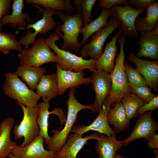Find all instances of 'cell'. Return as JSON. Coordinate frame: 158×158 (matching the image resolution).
<instances>
[{
	"label": "cell",
	"mask_w": 158,
	"mask_h": 158,
	"mask_svg": "<svg viewBox=\"0 0 158 158\" xmlns=\"http://www.w3.org/2000/svg\"><path fill=\"white\" fill-rule=\"evenodd\" d=\"M126 38V36L121 33L117 40L120 46V52L116 57L114 69L110 73L111 90L106 99L110 108L121 102L124 96L131 92L123 66L125 57L124 45Z\"/></svg>",
	"instance_id": "obj_1"
},
{
	"label": "cell",
	"mask_w": 158,
	"mask_h": 158,
	"mask_svg": "<svg viewBox=\"0 0 158 158\" xmlns=\"http://www.w3.org/2000/svg\"><path fill=\"white\" fill-rule=\"evenodd\" d=\"M56 15L63 23H57L55 29L62 39L63 44L61 49H73L76 51L81 49V45L78 37L83 27V16L82 13L77 12L75 15H69L63 11L56 10Z\"/></svg>",
	"instance_id": "obj_2"
},
{
	"label": "cell",
	"mask_w": 158,
	"mask_h": 158,
	"mask_svg": "<svg viewBox=\"0 0 158 158\" xmlns=\"http://www.w3.org/2000/svg\"><path fill=\"white\" fill-rule=\"evenodd\" d=\"M75 88L73 87L70 88L68 94L69 97L67 101L68 112L64 127L61 130L57 129L52 130L54 135L51 137L50 141L47 145L48 150L51 151L56 154L66 142L69 133L72 131L78 113L84 109H89L92 112L93 111L92 104L83 105L76 100L75 96Z\"/></svg>",
	"instance_id": "obj_3"
},
{
	"label": "cell",
	"mask_w": 158,
	"mask_h": 158,
	"mask_svg": "<svg viewBox=\"0 0 158 158\" xmlns=\"http://www.w3.org/2000/svg\"><path fill=\"white\" fill-rule=\"evenodd\" d=\"M59 35L56 33L49 35L46 39L48 46L52 49L57 56L56 64L62 69L74 72L87 69L92 72L96 71L95 67L96 59L90 58L84 59L69 51L61 49L56 45L57 41H61Z\"/></svg>",
	"instance_id": "obj_4"
},
{
	"label": "cell",
	"mask_w": 158,
	"mask_h": 158,
	"mask_svg": "<svg viewBox=\"0 0 158 158\" xmlns=\"http://www.w3.org/2000/svg\"><path fill=\"white\" fill-rule=\"evenodd\" d=\"M5 80L2 89L8 97L26 106L35 107L38 104L41 97L29 89L14 73L7 72L5 74Z\"/></svg>",
	"instance_id": "obj_5"
},
{
	"label": "cell",
	"mask_w": 158,
	"mask_h": 158,
	"mask_svg": "<svg viewBox=\"0 0 158 158\" xmlns=\"http://www.w3.org/2000/svg\"><path fill=\"white\" fill-rule=\"evenodd\" d=\"M17 104L22 108L23 116L19 124L16 125L13 128V131L15 139L24 138L23 142L19 145L23 147L29 144L39 135L40 128L37 121L39 105L38 104L32 107Z\"/></svg>",
	"instance_id": "obj_6"
},
{
	"label": "cell",
	"mask_w": 158,
	"mask_h": 158,
	"mask_svg": "<svg viewBox=\"0 0 158 158\" xmlns=\"http://www.w3.org/2000/svg\"><path fill=\"white\" fill-rule=\"evenodd\" d=\"M20 65L40 67L44 64L56 63L57 56L47 45L46 39H37L32 44L31 47L23 49L18 55Z\"/></svg>",
	"instance_id": "obj_7"
},
{
	"label": "cell",
	"mask_w": 158,
	"mask_h": 158,
	"mask_svg": "<svg viewBox=\"0 0 158 158\" xmlns=\"http://www.w3.org/2000/svg\"><path fill=\"white\" fill-rule=\"evenodd\" d=\"M121 24L120 21L113 17L108 20L106 25L91 36V41L85 44L80 52L83 58L90 57L97 59L102 53L103 48L109 36L116 30Z\"/></svg>",
	"instance_id": "obj_8"
},
{
	"label": "cell",
	"mask_w": 158,
	"mask_h": 158,
	"mask_svg": "<svg viewBox=\"0 0 158 158\" xmlns=\"http://www.w3.org/2000/svg\"><path fill=\"white\" fill-rule=\"evenodd\" d=\"M37 7L43 13V17L34 23H27L26 26L21 29L32 28L34 30L33 32L29 29L27 30L25 35L22 37L18 41L21 45L24 46V49L29 48V45L35 41L39 34L45 35L57 27V23L52 17L56 15V10L49 8L43 10L39 6Z\"/></svg>",
	"instance_id": "obj_9"
},
{
	"label": "cell",
	"mask_w": 158,
	"mask_h": 158,
	"mask_svg": "<svg viewBox=\"0 0 158 158\" xmlns=\"http://www.w3.org/2000/svg\"><path fill=\"white\" fill-rule=\"evenodd\" d=\"M111 9V17L116 18L120 22L118 30L126 36L137 38L140 33L135 30V20L138 15L146 11L136 9L129 5L121 6L115 5Z\"/></svg>",
	"instance_id": "obj_10"
},
{
	"label": "cell",
	"mask_w": 158,
	"mask_h": 158,
	"mask_svg": "<svg viewBox=\"0 0 158 158\" xmlns=\"http://www.w3.org/2000/svg\"><path fill=\"white\" fill-rule=\"evenodd\" d=\"M91 77V83L95 95V101L92 104L93 112H99L111 92V82L110 74L95 71L92 72Z\"/></svg>",
	"instance_id": "obj_11"
},
{
	"label": "cell",
	"mask_w": 158,
	"mask_h": 158,
	"mask_svg": "<svg viewBox=\"0 0 158 158\" xmlns=\"http://www.w3.org/2000/svg\"><path fill=\"white\" fill-rule=\"evenodd\" d=\"M58 95L64 94L68 88H76L82 85H87L91 83V77H84V71L74 72L64 70L56 63Z\"/></svg>",
	"instance_id": "obj_12"
},
{
	"label": "cell",
	"mask_w": 158,
	"mask_h": 158,
	"mask_svg": "<svg viewBox=\"0 0 158 158\" xmlns=\"http://www.w3.org/2000/svg\"><path fill=\"white\" fill-rule=\"evenodd\" d=\"M153 111L146 112L140 115L130 135L123 140V145L127 146L136 139L144 138L145 140L155 134L158 124L152 117Z\"/></svg>",
	"instance_id": "obj_13"
},
{
	"label": "cell",
	"mask_w": 158,
	"mask_h": 158,
	"mask_svg": "<svg viewBox=\"0 0 158 158\" xmlns=\"http://www.w3.org/2000/svg\"><path fill=\"white\" fill-rule=\"evenodd\" d=\"M44 138L39 135L28 145H17L12 148L11 154L18 158H52L56 154L44 148Z\"/></svg>",
	"instance_id": "obj_14"
},
{
	"label": "cell",
	"mask_w": 158,
	"mask_h": 158,
	"mask_svg": "<svg viewBox=\"0 0 158 158\" xmlns=\"http://www.w3.org/2000/svg\"><path fill=\"white\" fill-rule=\"evenodd\" d=\"M110 108L106 100L103 103L97 118L88 126L78 125L72 127V131L77 134L82 135L90 131H95L101 134H104L108 137L115 132L110 127L107 120V114Z\"/></svg>",
	"instance_id": "obj_15"
},
{
	"label": "cell",
	"mask_w": 158,
	"mask_h": 158,
	"mask_svg": "<svg viewBox=\"0 0 158 158\" xmlns=\"http://www.w3.org/2000/svg\"><path fill=\"white\" fill-rule=\"evenodd\" d=\"M128 60L137 67L136 68L142 75L148 86L156 91L158 85V60L149 61L136 57L132 51L128 56Z\"/></svg>",
	"instance_id": "obj_16"
},
{
	"label": "cell",
	"mask_w": 158,
	"mask_h": 158,
	"mask_svg": "<svg viewBox=\"0 0 158 158\" xmlns=\"http://www.w3.org/2000/svg\"><path fill=\"white\" fill-rule=\"evenodd\" d=\"M121 34L118 30L111 38V41L107 42L103 52L96 60L95 67L96 71H104L110 74L115 66V59L117 52L118 47L116 45L117 40Z\"/></svg>",
	"instance_id": "obj_17"
},
{
	"label": "cell",
	"mask_w": 158,
	"mask_h": 158,
	"mask_svg": "<svg viewBox=\"0 0 158 158\" xmlns=\"http://www.w3.org/2000/svg\"><path fill=\"white\" fill-rule=\"evenodd\" d=\"M99 135L95 133L84 138L82 135L71 134L59 151L56 154L59 158H77L78 152L89 140H96Z\"/></svg>",
	"instance_id": "obj_18"
},
{
	"label": "cell",
	"mask_w": 158,
	"mask_h": 158,
	"mask_svg": "<svg viewBox=\"0 0 158 158\" xmlns=\"http://www.w3.org/2000/svg\"><path fill=\"white\" fill-rule=\"evenodd\" d=\"M140 33V37L138 44L140 49L136 56L158 60V35L154 34L152 31Z\"/></svg>",
	"instance_id": "obj_19"
},
{
	"label": "cell",
	"mask_w": 158,
	"mask_h": 158,
	"mask_svg": "<svg viewBox=\"0 0 158 158\" xmlns=\"http://www.w3.org/2000/svg\"><path fill=\"white\" fill-rule=\"evenodd\" d=\"M95 148L99 158H114L116 152L124 145L123 140H118L116 133L109 137L99 135Z\"/></svg>",
	"instance_id": "obj_20"
},
{
	"label": "cell",
	"mask_w": 158,
	"mask_h": 158,
	"mask_svg": "<svg viewBox=\"0 0 158 158\" xmlns=\"http://www.w3.org/2000/svg\"><path fill=\"white\" fill-rule=\"evenodd\" d=\"M15 123L11 117L4 119L0 123V158H6L11 153L12 148L17 145L11 139V132Z\"/></svg>",
	"instance_id": "obj_21"
},
{
	"label": "cell",
	"mask_w": 158,
	"mask_h": 158,
	"mask_svg": "<svg viewBox=\"0 0 158 158\" xmlns=\"http://www.w3.org/2000/svg\"><path fill=\"white\" fill-rule=\"evenodd\" d=\"M36 93L43 102H49L58 95V85L56 73L44 75L36 87Z\"/></svg>",
	"instance_id": "obj_22"
},
{
	"label": "cell",
	"mask_w": 158,
	"mask_h": 158,
	"mask_svg": "<svg viewBox=\"0 0 158 158\" xmlns=\"http://www.w3.org/2000/svg\"><path fill=\"white\" fill-rule=\"evenodd\" d=\"M24 0H14L12 4L11 13L6 16L1 20L2 26L10 24L11 26L18 30H21L25 27L27 24L25 20L28 18L30 15L23 12L24 7Z\"/></svg>",
	"instance_id": "obj_23"
},
{
	"label": "cell",
	"mask_w": 158,
	"mask_h": 158,
	"mask_svg": "<svg viewBox=\"0 0 158 158\" xmlns=\"http://www.w3.org/2000/svg\"><path fill=\"white\" fill-rule=\"evenodd\" d=\"M146 11L145 17H142L139 15L135 20V30L140 33L152 31L158 26V1L150 5Z\"/></svg>",
	"instance_id": "obj_24"
},
{
	"label": "cell",
	"mask_w": 158,
	"mask_h": 158,
	"mask_svg": "<svg viewBox=\"0 0 158 158\" xmlns=\"http://www.w3.org/2000/svg\"><path fill=\"white\" fill-rule=\"evenodd\" d=\"M107 120L109 124L114 126L113 130L116 133L121 132L130 126V120L127 118L125 109L121 102L110 108L108 113Z\"/></svg>",
	"instance_id": "obj_25"
},
{
	"label": "cell",
	"mask_w": 158,
	"mask_h": 158,
	"mask_svg": "<svg viewBox=\"0 0 158 158\" xmlns=\"http://www.w3.org/2000/svg\"><path fill=\"white\" fill-rule=\"evenodd\" d=\"M43 68L20 65L14 73L27 84L30 89H35L42 76L46 72Z\"/></svg>",
	"instance_id": "obj_26"
},
{
	"label": "cell",
	"mask_w": 158,
	"mask_h": 158,
	"mask_svg": "<svg viewBox=\"0 0 158 158\" xmlns=\"http://www.w3.org/2000/svg\"><path fill=\"white\" fill-rule=\"evenodd\" d=\"M111 8L101 9L100 14L96 19L83 27L80 31L83 35L80 43L82 46L85 44L92 35L106 25L109 19L111 17Z\"/></svg>",
	"instance_id": "obj_27"
},
{
	"label": "cell",
	"mask_w": 158,
	"mask_h": 158,
	"mask_svg": "<svg viewBox=\"0 0 158 158\" xmlns=\"http://www.w3.org/2000/svg\"><path fill=\"white\" fill-rule=\"evenodd\" d=\"M121 102L125 109L127 118L130 120L138 116V109L147 103L131 92L124 96Z\"/></svg>",
	"instance_id": "obj_28"
},
{
	"label": "cell",
	"mask_w": 158,
	"mask_h": 158,
	"mask_svg": "<svg viewBox=\"0 0 158 158\" xmlns=\"http://www.w3.org/2000/svg\"><path fill=\"white\" fill-rule=\"evenodd\" d=\"M25 1L28 4L41 5L45 8L63 11L69 15H72L74 10V7L69 0H26Z\"/></svg>",
	"instance_id": "obj_29"
},
{
	"label": "cell",
	"mask_w": 158,
	"mask_h": 158,
	"mask_svg": "<svg viewBox=\"0 0 158 158\" xmlns=\"http://www.w3.org/2000/svg\"><path fill=\"white\" fill-rule=\"evenodd\" d=\"M39 108L37 121L40 128L39 135L45 140V144H48L51 137L48 134V120L50 112L49 111L50 105L49 102H42L39 104Z\"/></svg>",
	"instance_id": "obj_30"
},
{
	"label": "cell",
	"mask_w": 158,
	"mask_h": 158,
	"mask_svg": "<svg viewBox=\"0 0 158 158\" xmlns=\"http://www.w3.org/2000/svg\"><path fill=\"white\" fill-rule=\"evenodd\" d=\"M97 0H74L72 5L77 12H80L83 16V25L89 24L93 21L92 9Z\"/></svg>",
	"instance_id": "obj_31"
},
{
	"label": "cell",
	"mask_w": 158,
	"mask_h": 158,
	"mask_svg": "<svg viewBox=\"0 0 158 158\" xmlns=\"http://www.w3.org/2000/svg\"><path fill=\"white\" fill-rule=\"evenodd\" d=\"M11 49L20 52L23 50L22 45L14 35L0 32V52L6 54Z\"/></svg>",
	"instance_id": "obj_32"
},
{
	"label": "cell",
	"mask_w": 158,
	"mask_h": 158,
	"mask_svg": "<svg viewBox=\"0 0 158 158\" xmlns=\"http://www.w3.org/2000/svg\"><path fill=\"white\" fill-rule=\"evenodd\" d=\"M123 66L130 87L133 86H148L143 77L136 69L125 61Z\"/></svg>",
	"instance_id": "obj_33"
},
{
	"label": "cell",
	"mask_w": 158,
	"mask_h": 158,
	"mask_svg": "<svg viewBox=\"0 0 158 158\" xmlns=\"http://www.w3.org/2000/svg\"><path fill=\"white\" fill-rule=\"evenodd\" d=\"M130 89L131 92L147 102H150L157 96L152 93L148 86H133L130 87Z\"/></svg>",
	"instance_id": "obj_34"
},
{
	"label": "cell",
	"mask_w": 158,
	"mask_h": 158,
	"mask_svg": "<svg viewBox=\"0 0 158 158\" xmlns=\"http://www.w3.org/2000/svg\"><path fill=\"white\" fill-rule=\"evenodd\" d=\"M97 1L99 8L108 10L115 5H127L128 0H99Z\"/></svg>",
	"instance_id": "obj_35"
},
{
	"label": "cell",
	"mask_w": 158,
	"mask_h": 158,
	"mask_svg": "<svg viewBox=\"0 0 158 158\" xmlns=\"http://www.w3.org/2000/svg\"><path fill=\"white\" fill-rule=\"evenodd\" d=\"M155 0H129L127 5L130 6L134 9L139 10H145Z\"/></svg>",
	"instance_id": "obj_36"
},
{
	"label": "cell",
	"mask_w": 158,
	"mask_h": 158,
	"mask_svg": "<svg viewBox=\"0 0 158 158\" xmlns=\"http://www.w3.org/2000/svg\"><path fill=\"white\" fill-rule=\"evenodd\" d=\"M12 1L11 0H0V32H2L3 28L1 23V19L9 14V10Z\"/></svg>",
	"instance_id": "obj_37"
},
{
	"label": "cell",
	"mask_w": 158,
	"mask_h": 158,
	"mask_svg": "<svg viewBox=\"0 0 158 158\" xmlns=\"http://www.w3.org/2000/svg\"><path fill=\"white\" fill-rule=\"evenodd\" d=\"M158 107V96L157 95L150 102L140 108L137 111L138 116L149 111H153Z\"/></svg>",
	"instance_id": "obj_38"
},
{
	"label": "cell",
	"mask_w": 158,
	"mask_h": 158,
	"mask_svg": "<svg viewBox=\"0 0 158 158\" xmlns=\"http://www.w3.org/2000/svg\"><path fill=\"white\" fill-rule=\"evenodd\" d=\"M148 141V146L151 149H158V135L155 134L147 140Z\"/></svg>",
	"instance_id": "obj_39"
},
{
	"label": "cell",
	"mask_w": 158,
	"mask_h": 158,
	"mask_svg": "<svg viewBox=\"0 0 158 158\" xmlns=\"http://www.w3.org/2000/svg\"><path fill=\"white\" fill-rule=\"evenodd\" d=\"M152 31L154 34L158 35V26L154 28Z\"/></svg>",
	"instance_id": "obj_40"
},
{
	"label": "cell",
	"mask_w": 158,
	"mask_h": 158,
	"mask_svg": "<svg viewBox=\"0 0 158 158\" xmlns=\"http://www.w3.org/2000/svg\"><path fill=\"white\" fill-rule=\"evenodd\" d=\"M114 158H126L121 155L116 154Z\"/></svg>",
	"instance_id": "obj_41"
},
{
	"label": "cell",
	"mask_w": 158,
	"mask_h": 158,
	"mask_svg": "<svg viewBox=\"0 0 158 158\" xmlns=\"http://www.w3.org/2000/svg\"><path fill=\"white\" fill-rule=\"evenodd\" d=\"M8 157L9 158H18V157L13 155L11 154H10Z\"/></svg>",
	"instance_id": "obj_42"
},
{
	"label": "cell",
	"mask_w": 158,
	"mask_h": 158,
	"mask_svg": "<svg viewBox=\"0 0 158 158\" xmlns=\"http://www.w3.org/2000/svg\"><path fill=\"white\" fill-rule=\"evenodd\" d=\"M158 158V155L156 156L155 157H152V158Z\"/></svg>",
	"instance_id": "obj_43"
},
{
	"label": "cell",
	"mask_w": 158,
	"mask_h": 158,
	"mask_svg": "<svg viewBox=\"0 0 158 158\" xmlns=\"http://www.w3.org/2000/svg\"><path fill=\"white\" fill-rule=\"evenodd\" d=\"M52 158H59L56 156L55 157H53Z\"/></svg>",
	"instance_id": "obj_44"
}]
</instances>
